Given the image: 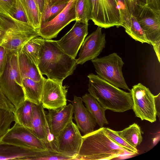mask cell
Listing matches in <instances>:
<instances>
[{"instance_id":"cell-1","label":"cell","mask_w":160,"mask_h":160,"mask_svg":"<svg viewBox=\"0 0 160 160\" xmlns=\"http://www.w3.org/2000/svg\"><path fill=\"white\" fill-rule=\"evenodd\" d=\"M76 59L65 53L56 41L44 39L39 57L38 67L41 74L48 78L62 83L76 68Z\"/></svg>"},{"instance_id":"cell-2","label":"cell","mask_w":160,"mask_h":160,"mask_svg":"<svg viewBox=\"0 0 160 160\" xmlns=\"http://www.w3.org/2000/svg\"><path fill=\"white\" fill-rule=\"evenodd\" d=\"M100 128L82 136V143L75 160H109L132 152L113 141Z\"/></svg>"},{"instance_id":"cell-3","label":"cell","mask_w":160,"mask_h":160,"mask_svg":"<svg viewBox=\"0 0 160 160\" xmlns=\"http://www.w3.org/2000/svg\"><path fill=\"white\" fill-rule=\"evenodd\" d=\"M88 90L91 95L106 110L122 112L132 109L131 93L121 90L97 75L90 73Z\"/></svg>"},{"instance_id":"cell-4","label":"cell","mask_w":160,"mask_h":160,"mask_svg":"<svg viewBox=\"0 0 160 160\" xmlns=\"http://www.w3.org/2000/svg\"><path fill=\"white\" fill-rule=\"evenodd\" d=\"M8 58L4 72L0 76V88L16 109L25 101L22 78L18 62V52L7 51Z\"/></svg>"},{"instance_id":"cell-5","label":"cell","mask_w":160,"mask_h":160,"mask_svg":"<svg viewBox=\"0 0 160 160\" xmlns=\"http://www.w3.org/2000/svg\"><path fill=\"white\" fill-rule=\"evenodd\" d=\"M91 61L98 76L117 87L130 91L122 71L124 62L117 53L97 58Z\"/></svg>"},{"instance_id":"cell-6","label":"cell","mask_w":160,"mask_h":160,"mask_svg":"<svg viewBox=\"0 0 160 160\" xmlns=\"http://www.w3.org/2000/svg\"><path fill=\"white\" fill-rule=\"evenodd\" d=\"M91 19L105 28L122 27L123 23L115 0H88Z\"/></svg>"},{"instance_id":"cell-7","label":"cell","mask_w":160,"mask_h":160,"mask_svg":"<svg viewBox=\"0 0 160 160\" xmlns=\"http://www.w3.org/2000/svg\"><path fill=\"white\" fill-rule=\"evenodd\" d=\"M132 102L133 109L136 117L142 120L152 123L156 120L155 96L149 88L140 83L133 86L130 91Z\"/></svg>"},{"instance_id":"cell-8","label":"cell","mask_w":160,"mask_h":160,"mask_svg":"<svg viewBox=\"0 0 160 160\" xmlns=\"http://www.w3.org/2000/svg\"><path fill=\"white\" fill-rule=\"evenodd\" d=\"M135 16L150 44L153 45L160 42V11L138 1Z\"/></svg>"},{"instance_id":"cell-9","label":"cell","mask_w":160,"mask_h":160,"mask_svg":"<svg viewBox=\"0 0 160 160\" xmlns=\"http://www.w3.org/2000/svg\"><path fill=\"white\" fill-rule=\"evenodd\" d=\"M82 142V136L79 129L72 121L56 137L55 151L71 160H75Z\"/></svg>"},{"instance_id":"cell-10","label":"cell","mask_w":160,"mask_h":160,"mask_svg":"<svg viewBox=\"0 0 160 160\" xmlns=\"http://www.w3.org/2000/svg\"><path fill=\"white\" fill-rule=\"evenodd\" d=\"M0 142L40 151L48 150L46 145L31 130L17 122L1 138Z\"/></svg>"},{"instance_id":"cell-11","label":"cell","mask_w":160,"mask_h":160,"mask_svg":"<svg viewBox=\"0 0 160 160\" xmlns=\"http://www.w3.org/2000/svg\"><path fill=\"white\" fill-rule=\"evenodd\" d=\"M76 0H70L63 10L53 19L42 24L38 29L39 36L44 39L57 37L60 32L71 22L76 21Z\"/></svg>"},{"instance_id":"cell-12","label":"cell","mask_w":160,"mask_h":160,"mask_svg":"<svg viewBox=\"0 0 160 160\" xmlns=\"http://www.w3.org/2000/svg\"><path fill=\"white\" fill-rule=\"evenodd\" d=\"M88 22L76 21L71 30L56 42L60 48L72 58L78 52L88 34Z\"/></svg>"},{"instance_id":"cell-13","label":"cell","mask_w":160,"mask_h":160,"mask_svg":"<svg viewBox=\"0 0 160 160\" xmlns=\"http://www.w3.org/2000/svg\"><path fill=\"white\" fill-rule=\"evenodd\" d=\"M67 88L62 83L45 78L41 100L43 108L55 109L66 105Z\"/></svg>"},{"instance_id":"cell-14","label":"cell","mask_w":160,"mask_h":160,"mask_svg":"<svg viewBox=\"0 0 160 160\" xmlns=\"http://www.w3.org/2000/svg\"><path fill=\"white\" fill-rule=\"evenodd\" d=\"M102 28L98 26L96 29L84 39L76 59V64L82 65L87 61L98 57L105 48V34L102 33Z\"/></svg>"},{"instance_id":"cell-15","label":"cell","mask_w":160,"mask_h":160,"mask_svg":"<svg viewBox=\"0 0 160 160\" xmlns=\"http://www.w3.org/2000/svg\"><path fill=\"white\" fill-rule=\"evenodd\" d=\"M39 36L38 30L32 26L16 28L7 31L1 45L7 51L18 52L32 38Z\"/></svg>"},{"instance_id":"cell-16","label":"cell","mask_w":160,"mask_h":160,"mask_svg":"<svg viewBox=\"0 0 160 160\" xmlns=\"http://www.w3.org/2000/svg\"><path fill=\"white\" fill-rule=\"evenodd\" d=\"M50 150L40 151L14 144L0 142V160H37Z\"/></svg>"},{"instance_id":"cell-17","label":"cell","mask_w":160,"mask_h":160,"mask_svg":"<svg viewBox=\"0 0 160 160\" xmlns=\"http://www.w3.org/2000/svg\"><path fill=\"white\" fill-rule=\"evenodd\" d=\"M73 114V107L71 103L57 109L48 110L46 114L47 121L50 132L55 138L72 121Z\"/></svg>"},{"instance_id":"cell-18","label":"cell","mask_w":160,"mask_h":160,"mask_svg":"<svg viewBox=\"0 0 160 160\" xmlns=\"http://www.w3.org/2000/svg\"><path fill=\"white\" fill-rule=\"evenodd\" d=\"M82 102V98L76 96H74L71 102L77 126L84 135H86L94 131L97 123Z\"/></svg>"},{"instance_id":"cell-19","label":"cell","mask_w":160,"mask_h":160,"mask_svg":"<svg viewBox=\"0 0 160 160\" xmlns=\"http://www.w3.org/2000/svg\"><path fill=\"white\" fill-rule=\"evenodd\" d=\"M46 114L41 103L37 105L33 103L32 115L30 130L44 142L48 148V134L50 130Z\"/></svg>"},{"instance_id":"cell-20","label":"cell","mask_w":160,"mask_h":160,"mask_svg":"<svg viewBox=\"0 0 160 160\" xmlns=\"http://www.w3.org/2000/svg\"><path fill=\"white\" fill-rule=\"evenodd\" d=\"M22 86L25 100L38 105L41 100L45 78L36 81L28 78H22Z\"/></svg>"},{"instance_id":"cell-21","label":"cell","mask_w":160,"mask_h":160,"mask_svg":"<svg viewBox=\"0 0 160 160\" xmlns=\"http://www.w3.org/2000/svg\"><path fill=\"white\" fill-rule=\"evenodd\" d=\"M83 102L96 123L100 128L108 124L105 116L106 109L102 107L98 101L90 93H86L82 97Z\"/></svg>"},{"instance_id":"cell-22","label":"cell","mask_w":160,"mask_h":160,"mask_svg":"<svg viewBox=\"0 0 160 160\" xmlns=\"http://www.w3.org/2000/svg\"><path fill=\"white\" fill-rule=\"evenodd\" d=\"M18 65L22 78H28L38 81L44 77L38 66L29 59L21 51L18 52Z\"/></svg>"},{"instance_id":"cell-23","label":"cell","mask_w":160,"mask_h":160,"mask_svg":"<svg viewBox=\"0 0 160 160\" xmlns=\"http://www.w3.org/2000/svg\"><path fill=\"white\" fill-rule=\"evenodd\" d=\"M115 132L132 146L136 148L142 140L140 127L136 123L120 131Z\"/></svg>"},{"instance_id":"cell-24","label":"cell","mask_w":160,"mask_h":160,"mask_svg":"<svg viewBox=\"0 0 160 160\" xmlns=\"http://www.w3.org/2000/svg\"><path fill=\"white\" fill-rule=\"evenodd\" d=\"M44 40L40 36H36L27 42L21 50L38 66L40 51Z\"/></svg>"},{"instance_id":"cell-25","label":"cell","mask_w":160,"mask_h":160,"mask_svg":"<svg viewBox=\"0 0 160 160\" xmlns=\"http://www.w3.org/2000/svg\"><path fill=\"white\" fill-rule=\"evenodd\" d=\"M33 103L25 100L13 113L15 121L30 130L32 115Z\"/></svg>"},{"instance_id":"cell-26","label":"cell","mask_w":160,"mask_h":160,"mask_svg":"<svg viewBox=\"0 0 160 160\" xmlns=\"http://www.w3.org/2000/svg\"><path fill=\"white\" fill-rule=\"evenodd\" d=\"M123 28L125 32L136 41L150 44L146 35L135 16L131 15L128 23Z\"/></svg>"},{"instance_id":"cell-27","label":"cell","mask_w":160,"mask_h":160,"mask_svg":"<svg viewBox=\"0 0 160 160\" xmlns=\"http://www.w3.org/2000/svg\"><path fill=\"white\" fill-rule=\"evenodd\" d=\"M29 24L38 29L40 18L37 6L33 0H21Z\"/></svg>"},{"instance_id":"cell-28","label":"cell","mask_w":160,"mask_h":160,"mask_svg":"<svg viewBox=\"0 0 160 160\" xmlns=\"http://www.w3.org/2000/svg\"><path fill=\"white\" fill-rule=\"evenodd\" d=\"M68 2H61L44 8L40 19V26L55 18L65 7Z\"/></svg>"},{"instance_id":"cell-29","label":"cell","mask_w":160,"mask_h":160,"mask_svg":"<svg viewBox=\"0 0 160 160\" xmlns=\"http://www.w3.org/2000/svg\"><path fill=\"white\" fill-rule=\"evenodd\" d=\"M76 21L88 22L91 19L88 0H76L75 5Z\"/></svg>"},{"instance_id":"cell-30","label":"cell","mask_w":160,"mask_h":160,"mask_svg":"<svg viewBox=\"0 0 160 160\" xmlns=\"http://www.w3.org/2000/svg\"><path fill=\"white\" fill-rule=\"evenodd\" d=\"M8 13L14 20L30 25L21 0H14Z\"/></svg>"},{"instance_id":"cell-31","label":"cell","mask_w":160,"mask_h":160,"mask_svg":"<svg viewBox=\"0 0 160 160\" xmlns=\"http://www.w3.org/2000/svg\"><path fill=\"white\" fill-rule=\"evenodd\" d=\"M104 131L106 135L117 144L128 150L134 154L138 153V150L124 140L113 130L108 128H104Z\"/></svg>"},{"instance_id":"cell-32","label":"cell","mask_w":160,"mask_h":160,"mask_svg":"<svg viewBox=\"0 0 160 160\" xmlns=\"http://www.w3.org/2000/svg\"><path fill=\"white\" fill-rule=\"evenodd\" d=\"M123 25L122 27L127 24L129 21L130 15L128 11L125 0H115Z\"/></svg>"},{"instance_id":"cell-33","label":"cell","mask_w":160,"mask_h":160,"mask_svg":"<svg viewBox=\"0 0 160 160\" xmlns=\"http://www.w3.org/2000/svg\"><path fill=\"white\" fill-rule=\"evenodd\" d=\"M0 109L9 111L14 113L15 106L5 97L0 88Z\"/></svg>"},{"instance_id":"cell-34","label":"cell","mask_w":160,"mask_h":160,"mask_svg":"<svg viewBox=\"0 0 160 160\" xmlns=\"http://www.w3.org/2000/svg\"><path fill=\"white\" fill-rule=\"evenodd\" d=\"M8 58V52L6 49L0 45V76L3 73L5 69Z\"/></svg>"},{"instance_id":"cell-35","label":"cell","mask_w":160,"mask_h":160,"mask_svg":"<svg viewBox=\"0 0 160 160\" xmlns=\"http://www.w3.org/2000/svg\"><path fill=\"white\" fill-rule=\"evenodd\" d=\"M14 0H0V13L9 16V11Z\"/></svg>"},{"instance_id":"cell-36","label":"cell","mask_w":160,"mask_h":160,"mask_svg":"<svg viewBox=\"0 0 160 160\" xmlns=\"http://www.w3.org/2000/svg\"><path fill=\"white\" fill-rule=\"evenodd\" d=\"M137 1L147 4L155 10L160 11V0H137Z\"/></svg>"},{"instance_id":"cell-37","label":"cell","mask_w":160,"mask_h":160,"mask_svg":"<svg viewBox=\"0 0 160 160\" xmlns=\"http://www.w3.org/2000/svg\"><path fill=\"white\" fill-rule=\"evenodd\" d=\"M130 16H135L137 8V0H125Z\"/></svg>"},{"instance_id":"cell-38","label":"cell","mask_w":160,"mask_h":160,"mask_svg":"<svg viewBox=\"0 0 160 160\" xmlns=\"http://www.w3.org/2000/svg\"><path fill=\"white\" fill-rule=\"evenodd\" d=\"M37 7L40 18L43 13L44 7L45 0H33Z\"/></svg>"},{"instance_id":"cell-39","label":"cell","mask_w":160,"mask_h":160,"mask_svg":"<svg viewBox=\"0 0 160 160\" xmlns=\"http://www.w3.org/2000/svg\"><path fill=\"white\" fill-rule=\"evenodd\" d=\"M69 1L70 0H45L44 8L61 2H69Z\"/></svg>"},{"instance_id":"cell-40","label":"cell","mask_w":160,"mask_h":160,"mask_svg":"<svg viewBox=\"0 0 160 160\" xmlns=\"http://www.w3.org/2000/svg\"><path fill=\"white\" fill-rule=\"evenodd\" d=\"M155 105L157 112L158 118H160V93L158 95L155 96Z\"/></svg>"},{"instance_id":"cell-41","label":"cell","mask_w":160,"mask_h":160,"mask_svg":"<svg viewBox=\"0 0 160 160\" xmlns=\"http://www.w3.org/2000/svg\"><path fill=\"white\" fill-rule=\"evenodd\" d=\"M7 32L3 31L0 26V45L3 42Z\"/></svg>"}]
</instances>
